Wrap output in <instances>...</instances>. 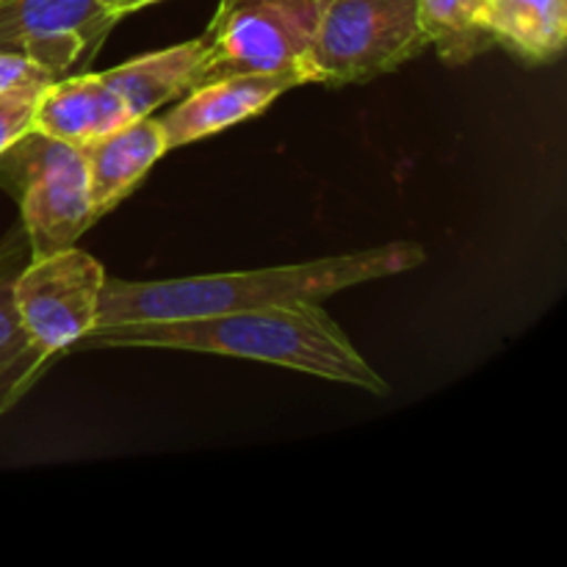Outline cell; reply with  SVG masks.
<instances>
[{
	"instance_id": "6da1fadb",
	"label": "cell",
	"mask_w": 567,
	"mask_h": 567,
	"mask_svg": "<svg viewBox=\"0 0 567 567\" xmlns=\"http://www.w3.org/2000/svg\"><path fill=\"white\" fill-rule=\"evenodd\" d=\"M75 349H181L302 371L385 396L391 388L319 302L266 305L181 321L94 327Z\"/></svg>"
},
{
	"instance_id": "7a4b0ae2",
	"label": "cell",
	"mask_w": 567,
	"mask_h": 567,
	"mask_svg": "<svg viewBox=\"0 0 567 567\" xmlns=\"http://www.w3.org/2000/svg\"><path fill=\"white\" fill-rule=\"evenodd\" d=\"M424 260L426 249L421 244L393 241L360 252L332 255L297 266H271V269L138 282L105 277L97 327L203 319V316L266 308V305L321 302L343 288L419 269Z\"/></svg>"
},
{
	"instance_id": "3957f363",
	"label": "cell",
	"mask_w": 567,
	"mask_h": 567,
	"mask_svg": "<svg viewBox=\"0 0 567 567\" xmlns=\"http://www.w3.org/2000/svg\"><path fill=\"white\" fill-rule=\"evenodd\" d=\"M426 48L419 0H324L305 66L310 83L347 86L393 72Z\"/></svg>"
},
{
	"instance_id": "277c9868",
	"label": "cell",
	"mask_w": 567,
	"mask_h": 567,
	"mask_svg": "<svg viewBox=\"0 0 567 567\" xmlns=\"http://www.w3.org/2000/svg\"><path fill=\"white\" fill-rule=\"evenodd\" d=\"M0 186L20 203L31 258L72 247L94 225L81 147L37 127L0 153Z\"/></svg>"
},
{
	"instance_id": "5b68a950",
	"label": "cell",
	"mask_w": 567,
	"mask_h": 567,
	"mask_svg": "<svg viewBox=\"0 0 567 567\" xmlns=\"http://www.w3.org/2000/svg\"><path fill=\"white\" fill-rule=\"evenodd\" d=\"M324 0H221L205 31L197 83L230 75H282L308 81V50Z\"/></svg>"
},
{
	"instance_id": "8992f818",
	"label": "cell",
	"mask_w": 567,
	"mask_h": 567,
	"mask_svg": "<svg viewBox=\"0 0 567 567\" xmlns=\"http://www.w3.org/2000/svg\"><path fill=\"white\" fill-rule=\"evenodd\" d=\"M105 269L81 247L31 258L14 282V302L28 336L61 358L97 327Z\"/></svg>"
},
{
	"instance_id": "52a82bcc",
	"label": "cell",
	"mask_w": 567,
	"mask_h": 567,
	"mask_svg": "<svg viewBox=\"0 0 567 567\" xmlns=\"http://www.w3.org/2000/svg\"><path fill=\"white\" fill-rule=\"evenodd\" d=\"M116 22L100 0H0V48L61 78L89 64Z\"/></svg>"
},
{
	"instance_id": "ba28073f",
	"label": "cell",
	"mask_w": 567,
	"mask_h": 567,
	"mask_svg": "<svg viewBox=\"0 0 567 567\" xmlns=\"http://www.w3.org/2000/svg\"><path fill=\"white\" fill-rule=\"evenodd\" d=\"M305 86V78L297 72L282 75H230L199 83L188 89L181 103L161 122L166 150L186 147V144L208 138L227 131L244 120H252L269 109L288 89Z\"/></svg>"
},
{
	"instance_id": "9c48e42d",
	"label": "cell",
	"mask_w": 567,
	"mask_h": 567,
	"mask_svg": "<svg viewBox=\"0 0 567 567\" xmlns=\"http://www.w3.org/2000/svg\"><path fill=\"white\" fill-rule=\"evenodd\" d=\"M89 175V199L94 221L116 208L147 177L166 150L164 131L155 116H138L81 147Z\"/></svg>"
},
{
	"instance_id": "30bf717a",
	"label": "cell",
	"mask_w": 567,
	"mask_h": 567,
	"mask_svg": "<svg viewBox=\"0 0 567 567\" xmlns=\"http://www.w3.org/2000/svg\"><path fill=\"white\" fill-rule=\"evenodd\" d=\"M28 260L31 244L20 225L0 241V415L14 410L55 360L28 336L14 302V282Z\"/></svg>"
},
{
	"instance_id": "8fae6325",
	"label": "cell",
	"mask_w": 567,
	"mask_h": 567,
	"mask_svg": "<svg viewBox=\"0 0 567 567\" xmlns=\"http://www.w3.org/2000/svg\"><path fill=\"white\" fill-rule=\"evenodd\" d=\"M133 122V114L120 94L103 81V75L55 78L48 83L37 103L33 127L44 136L61 138L83 147L92 138L105 136L116 127Z\"/></svg>"
},
{
	"instance_id": "7c38bea8",
	"label": "cell",
	"mask_w": 567,
	"mask_h": 567,
	"mask_svg": "<svg viewBox=\"0 0 567 567\" xmlns=\"http://www.w3.org/2000/svg\"><path fill=\"white\" fill-rule=\"evenodd\" d=\"M205 61V39L175 44V48L158 50V53L138 55L125 61L114 70L100 72L103 81L114 89L133 114L150 116L164 103L183 97L197 83V72Z\"/></svg>"
},
{
	"instance_id": "4fadbf2b",
	"label": "cell",
	"mask_w": 567,
	"mask_h": 567,
	"mask_svg": "<svg viewBox=\"0 0 567 567\" xmlns=\"http://www.w3.org/2000/svg\"><path fill=\"white\" fill-rule=\"evenodd\" d=\"M493 42L526 64H551L567 39V0H487Z\"/></svg>"
},
{
	"instance_id": "5bb4252c",
	"label": "cell",
	"mask_w": 567,
	"mask_h": 567,
	"mask_svg": "<svg viewBox=\"0 0 567 567\" xmlns=\"http://www.w3.org/2000/svg\"><path fill=\"white\" fill-rule=\"evenodd\" d=\"M487 0H419L426 42L449 66H463L496 48L485 28Z\"/></svg>"
},
{
	"instance_id": "9a60e30c",
	"label": "cell",
	"mask_w": 567,
	"mask_h": 567,
	"mask_svg": "<svg viewBox=\"0 0 567 567\" xmlns=\"http://www.w3.org/2000/svg\"><path fill=\"white\" fill-rule=\"evenodd\" d=\"M53 83V81H50ZM48 83H28V86L9 89L0 92V153L33 131V120H37V103L42 97Z\"/></svg>"
},
{
	"instance_id": "2e32d148",
	"label": "cell",
	"mask_w": 567,
	"mask_h": 567,
	"mask_svg": "<svg viewBox=\"0 0 567 567\" xmlns=\"http://www.w3.org/2000/svg\"><path fill=\"white\" fill-rule=\"evenodd\" d=\"M55 81L44 66H39L31 55L20 53V50H3L0 48V92L9 89L28 86V83H50Z\"/></svg>"
},
{
	"instance_id": "e0dca14e",
	"label": "cell",
	"mask_w": 567,
	"mask_h": 567,
	"mask_svg": "<svg viewBox=\"0 0 567 567\" xmlns=\"http://www.w3.org/2000/svg\"><path fill=\"white\" fill-rule=\"evenodd\" d=\"M100 3H103V9L109 11L111 17H116V20H122V17L133 14V11L144 9V6L158 3V0H100Z\"/></svg>"
}]
</instances>
